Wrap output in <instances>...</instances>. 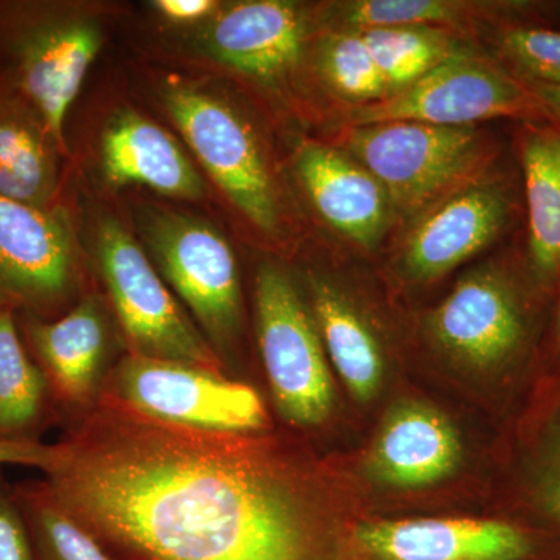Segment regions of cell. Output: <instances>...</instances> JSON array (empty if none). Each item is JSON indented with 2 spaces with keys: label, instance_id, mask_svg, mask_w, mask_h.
Segmentation results:
<instances>
[{
  "label": "cell",
  "instance_id": "cell-1",
  "mask_svg": "<svg viewBox=\"0 0 560 560\" xmlns=\"http://www.w3.org/2000/svg\"><path fill=\"white\" fill-rule=\"evenodd\" d=\"M43 480L114 560H341L315 490L256 434L171 425L101 397Z\"/></svg>",
  "mask_w": 560,
  "mask_h": 560
},
{
  "label": "cell",
  "instance_id": "cell-2",
  "mask_svg": "<svg viewBox=\"0 0 560 560\" xmlns=\"http://www.w3.org/2000/svg\"><path fill=\"white\" fill-rule=\"evenodd\" d=\"M345 149L382 184L390 206L407 215L469 187L492 158L471 127L405 120L349 127Z\"/></svg>",
  "mask_w": 560,
  "mask_h": 560
},
{
  "label": "cell",
  "instance_id": "cell-3",
  "mask_svg": "<svg viewBox=\"0 0 560 560\" xmlns=\"http://www.w3.org/2000/svg\"><path fill=\"white\" fill-rule=\"evenodd\" d=\"M102 397L160 422L212 433L257 434L270 423L253 386L197 364L128 352L110 370Z\"/></svg>",
  "mask_w": 560,
  "mask_h": 560
},
{
  "label": "cell",
  "instance_id": "cell-4",
  "mask_svg": "<svg viewBox=\"0 0 560 560\" xmlns=\"http://www.w3.org/2000/svg\"><path fill=\"white\" fill-rule=\"evenodd\" d=\"M97 259L128 353L224 372L208 338L119 221H103Z\"/></svg>",
  "mask_w": 560,
  "mask_h": 560
},
{
  "label": "cell",
  "instance_id": "cell-5",
  "mask_svg": "<svg viewBox=\"0 0 560 560\" xmlns=\"http://www.w3.org/2000/svg\"><path fill=\"white\" fill-rule=\"evenodd\" d=\"M256 326L280 418L296 429L326 422L335 396L318 327L293 280L276 265H261L257 271Z\"/></svg>",
  "mask_w": 560,
  "mask_h": 560
},
{
  "label": "cell",
  "instance_id": "cell-6",
  "mask_svg": "<svg viewBox=\"0 0 560 560\" xmlns=\"http://www.w3.org/2000/svg\"><path fill=\"white\" fill-rule=\"evenodd\" d=\"M503 117L541 120L550 114L529 84L510 70L459 50L410 86L359 106L349 127L405 120L460 128Z\"/></svg>",
  "mask_w": 560,
  "mask_h": 560
},
{
  "label": "cell",
  "instance_id": "cell-7",
  "mask_svg": "<svg viewBox=\"0 0 560 560\" xmlns=\"http://www.w3.org/2000/svg\"><path fill=\"white\" fill-rule=\"evenodd\" d=\"M142 232L158 271L219 355L242 323L241 276L230 243L212 224L165 210L147 213Z\"/></svg>",
  "mask_w": 560,
  "mask_h": 560
},
{
  "label": "cell",
  "instance_id": "cell-8",
  "mask_svg": "<svg viewBox=\"0 0 560 560\" xmlns=\"http://www.w3.org/2000/svg\"><path fill=\"white\" fill-rule=\"evenodd\" d=\"M168 114L217 186L260 231H279V202L254 132L226 103L180 84L164 94Z\"/></svg>",
  "mask_w": 560,
  "mask_h": 560
},
{
  "label": "cell",
  "instance_id": "cell-9",
  "mask_svg": "<svg viewBox=\"0 0 560 560\" xmlns=\"http://www.w3.org/2000/svg\"><path fill=\"white\" fill-rule=\"evenodd\" d=\"M341 560H552L514 523L481 518L364 521L346 536Z\"/></svg>",
  "mask_w": 560,
  "mask_h": 560
},
{
  "label": "cell",
  "instance_id": "cell-10",
  "mask_svg": "<svg viewBox=\"0 0 560 560\" xmlns=\"http://www.w3.org/2000/svg\"><path fill=\"white\" fill-rule=\"evenodd\" d=\"M77 280L72 235L60 212L0 195V307L51 311Z\"/></svg>",
  "mask_w": 560,
  "mask_h": 560
},
{
  "label": "cell",
  "instance_id": "cell-11",
  "mask_svg": "<svg viewBox=\"0 0 560 560\" xmlns=\"http://www.w3.org/2000/svg\"><path fill=\"white\" fill-rule=\"evenodd\" d=\"M27 349L49 385L58 418L70 420L101 400L110 370L108 320L97 298H84L61 318L31 316Z\"/></svg>",
  "mask_w": 560,
  "mask_h": 560
},
{
  "label": "cell",
  "instance_id": "cell-12",
  "mask_svg": "<svg viewBox=\"0 0 560 560\" xmlns=\"http://www.w3.org/2000/svg\"><path fill=\"white\" fill-rule=\"evenodd\" d=\"M429 326L445 352L475 370L510 361L525 340L521 302L501 272L482 268L456 283Z\"/></svg>",
  "mask_w": 560,
  "mask_h": 560
},
{
  "label": "cell",
  "instance_id": "cell-13",
  "mask_svg": "<svg viewBox=\"0 0 560 560\" xmlns=\"http://www.w3.org/2000/svg\"><path fill=\"white\" fill-rule=\"evenodd\" d=\"M102 49L94 22L44 21L16 40V84L55 142L65 145V121Z\"/></svg>",
  "mask_w": 560,
  "mask_h": 560
},
{
  "label": "cell",
  "instance_id": "cell-14",
  "mask_svg": "<svg viewBox=\"0 0 560 560\" xmlns=\"http://www.w3.org/2000/svg\"><path fill=\"white\" fill-rule=\"evenodd\" d=\"M463 442L451 420L422 401L394 405L364 458L372 481L396 489L429 488L463 463Z\"/></svg>",
  "mask_w": 560,
  "mask_h": 560
},
{
  "label": "cell",
  "instance_id": "cell-15",
  "mask_svg": "<svg viewBox=\"0 0 560 560\" xmlns=\"http://www.w3.org/2000/svg\"><path fill=\"white\" fill-rule=\"evenodd\" d=\"M510 212V200L497 186L477 184L452 195L412 231L404 250L405 271L418 280L447 275L495 241Z\"/></svg>",
  "mask_w": 560,
  "mask_h": 560
},
{
  "label": "cell",
  "instance_id": "cell-16",
  "mask_svg": "<svg viewBox=\"0 0 560 560\" xmlns=\"http://www.w3.org/2000/svg\"><path fill=\"white\" fill-rule=\"evenodd\" d=\"M300 10L280 0H248L213 18L202 47L213 60L259 80H278L296 66L304 46Z\"/></svg>",
  "mask_w": 560,
  "mask_h": 560
},
{
  "label": "cell",
  "instance_id": "cell-17",
  "mask_svg": "<svg viewBox=\"0 0 560 560\" xmlns=\"http://www.w3.org/2000/svg\"><path fill=\"white\" fill-rule=\"evenodd\" d=\"M298 176L327 223L363 248L388 230L390 201L381 183L345 151L307 142L294 160Z\"/></svg>",
  "mask_w": 560,
  "mask_h": 560
},
{
  "label": "cell",
  "instance_id": "cell-18",
  "mask_svg": "<svg viewBox=\"0 0 560 560\" xmlns=\"http://www.w3.org/2000/svg\"><path fill=\"white\" fill-rule=\"evenodd\" d=\"M102 164L114 186L138 184L183 200L205 195V183L178 142L132 110L114 116L103 132Z\"/></svg>",
  "mask_w": 560,
  "mask_h": 560
},
{
  "label": "cell",
  "instance_id": "cell-19",
  "mask_svg": "<svg viewBox=\"0 0 560 560\" xmlns=\"http://www.w3.org/2000/svg\"><path fill=\"white\" fill-rule=\"evenodd\" d=\"M50 140L54 139L27 102H0L2 197L49 209L57 187V165Z\"/></svg>",
  "mask_w": 560,
  "mask_h": 560
},
{
  "label": "cell",
  "instance_id": "cell-20",
  "mask_svg": "<svg viewBox=\"0 0 560 560\" xmlns=\"http://www.w3.org/2000/svg\"><path fill=\"white\" fill-rule=\"evenodd\" d=\"M313 319L335 370L359 401L377 396L383 360L378 342L348 300L323 279L312 283Z\"/></svg>",
  "mask_w": 560,
  "mask_h": 560
},
{
  "label": "cell",
  "instance_id": "cell-21",
  "mask_svg": "<svg viewBox=\"0 0 560 560\" xmlns=\"http://www.w3.org/2000/svg\"><path fill=\"white\" fill-rule=\"evenodd\" d=\"M49 385L21 338L13 311L0 307V438L39 440L54 418Z\"/></svg>",
  "mask_w": 560,
  "mask_h": 560
},
{
  "label": "cell",
  "instance_id": "cell-22",
  "mask_svg": "<svg viewBox=\"0 0 560 560\" xmlns=\"http://www.w3.org/2000/svg\"><path fill=\"white\" fill-rule=\"evenodd\" d=\"M556 138L555 132L530 131L522 143L529 254L541 278L560 271V154Z\"/></svg>",
  "mask_w": 560,
  "mask_h": 560
},
{
  "label": "cell",
  "instance_id": "cell-23",
  "mask_svg": "<svg viewBox=\"0 0 560 560\" xmlns=\"http://www.w3.org/2000/svg\"><path fill=\"white\" fill-rule=\"evenodd\" d=\"M35 560H114L101 541L55 500L44 480L14 482Z\"/></svg>",
  "mask_w": 560,
  "mask_h": 560
},
{
  "label": "cell",
  "instance_id": "cell-24",
  "mask_svg": "<svg viewBox=\"0 0 560 560\" xmlns=\"http://www.w3.org/2000/svg\"><path fill=\"white\" fill-rule=\"evenodd\" d=\"M381 68L389 94L410 86L459 51L445 27H396L360 32Z\"/></svg>",
  "mask_w": 560,
  "mask_h": 560
},
{
  "label": "cell",
  "instance_id": "cell-25",
  "mask_svg": "<svg viewBox=\"0 0 560 560\" xmlns=\"http://www.w3.org/2000/svg\"><path fill=\"white\" fill-rule=\"evenodd\" d=\"M316 62L324 81L346 101L364 106L389 95L385 77L360 32L330 33L320 39Z\"/></svg>",
  "mask_w": 560,
  "mask_h": 560
},
{
  "label": "cell",
  "instance_id": "cell-26",
  "mask_svg": "<svg viewBox=\"0 0 560 560\" xmlns=\"http://www.w3.org/2000/svg\"><path fill=\"white\" fill-rule=\"evenodd\" d=\"M467 7L448 0H355L341 7L346 31L375 28L444 27L460 21Z\"/></svg>",
  "mask_w": 560,
  "mask_h": 560
},
{
  "label": "cell",
  "instance_id": "cell-27",
  "mask_svg": "<svg viewBox=\"0 0 560 560\" xmlns=\"http://www.w3.org/2000/svg\"><path fill=\"white\" fill-rule=\"evenodd\" d=\"M500 51L526 84L560 86V32L541 27H508Z\"/></svg>",
  "mask_w": 560,
  "mask_h": 560
},
{
  "label": "cell",
  "instance_id": "cell-28",
  "mask_svg": "<svg viewBox=\"0 0 560 560\" xmlns=\"http://www.w3.org/2000/svg\"><path fill=\"white\" fill-rule=\"evenodd\" d=\"M530 493L541 517L560 529V410L545 427L534 458Z\"/></svg>",
  "mask_w": 560,
  "mask_h": 560
},
{
  "label": "cell",
  "instance_id": "cell-29",
  "mask_svg": "<svg viewBox=\"0 0 560 560\" xmlns=\"http://www.w3.org/2000/svg\"><path fill=\"white\" fill-rule=\"evenodd\" d=\"M0 560H35L31 530L13 485L0 471Z\"/></svg>",
  "mask_w": 560,
  "mask_h": 560
},
{
  "label": "cell",
  "instance_id": "cell-30",
  "mask_svg": "<svg viewBox=\"0 0 560 560\" xmlns=\"http://www.w3.org/2000/svg\"><path fill=\"white\" fill-rule=\"evenodd\" d=\"M57 459V444L40 440H10L0 438V467H33L46 474Z\"/></svg>",
  "mask_w": 560,
  "mask_h": 560
},
{
  "label": "cell",
  "instance_id": "cell-31",
  "mask_svg": "<svg viewBox=\"0 0 560 560\" xmlns=\"http://www.w3.org/2000/svg\"><path fill=\"white\" fill-rule=\"evenodd\" d=\"M219 3L213 0H158L154 9L160 11L165 20L173 22H197L208 18L217 10Z\"/></svg>",
  "mask_w": 560,
  "mask_h": 560
},
{
  "label": "cell",
  "instance_id": "cell-32",
  "mask_svg": "<svg viewBox=\"0 0 560 560\" xmlns=\"http://www.w3.org/2000/svg\"><path fill=\"white\" fill-rule=\"evenodd\" d=\"M534 94L544 103L550 117L560 119V86H545V84H529Z\"/></svg>",
  "mask_w": 560,
  "mask_h": 560
},
{
  "label": "cell",
  "instance_id": "cell-33",
  "mask_svg": "<svg viewBox=\"0 0 560 560\" xmlns=\"http://www.w3.org/2000/svg\"><path fill=\"white\" fill-rule=\"evenodd\" d=\"M556 342H558V349L560 353V296L558 305V316H556Z\"/></svg>",
  "mask_w": 560,
  "mask_h": 560
},
{
  "label": "cell",
  "instance_id": "cell-34",
  "mask_svg": "<svg viewBox=\"0 0 560 560\" xmlns=\"http://www.w3.org/2000/svg\"><path fill=\"white\" fill-rule=\"evenodd\" d=\"M556 139H558V150H559V154H560V135H558V138H556Z\"/></svg>",
  "mask_w": 560,
  "mask_h": 560
}]
</instances>
